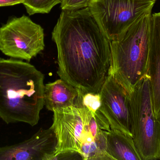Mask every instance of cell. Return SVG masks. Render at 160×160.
<instances>
[{"label":"cell","instance_id":"obj_1","mask_svg":"<svg viewBox=\"0 0 160 160\" xmlns=\"http://www.w3.org/2000/svg\"><path fill=\"white\" fill-rule=\"evenodd\" d=\"M52 39L60 78L83 92L99 93L111 67V41L88 8L62 10Z\"/></svg>","mask_w":160,"mask_h":160},{"label":"cell","instance_id":"obj_2","mask_svg":"<svg viewBox=\"0 0 160 160\" xmlns=\"http://www.w3.org/2000/svg\"><path fill=\"white\" fill-rule=\"evenodd\" d=\"M44 74L30 63L0 58V118L6 124H38L45 106Z\"/></svg>","mask_w":160,"mask_h":160},{"label":"cell","instance_id":"obj_3","mask_svg":"<svg viewBox=\"0 0 160 160\" xmlns=\"http://www.w3.org/2000/svg\"><path fill=\"white\" fill-rule=\"evenodd\" d=\"M151 11L140 16L116 39L110 41L109 72L129 94L146 74Z\"/></svg>","mask_w":160,"mask_h":160},{"label":"cell","instance_id":"obj_4","mask_svg":"<svg viewBox=\"0 0 160 160\" xmlns=\"http://www.w3.org/2000/svg\"><path fill=\"white\" fill-rule=\"evenodd\" d=\"M129 96L132 134L142 160L160 159L158 121L146 75L136 84Z\"/></svg>","mask_w":160,"mask_h":160},{"label":"cell","instance_id":"obj_5","mask_svg":"<svg viewBox=\"0 0 160 160\" xmlns=\"http://www.w3.org/2000/svg\"><path fill=\"white\" fill-rule=\"evenodd\" d=\"M157 0H90L88 7L108 39H116Z\"/></svg>","mask_w":160,"mask_h":160},{"label":"cell","instance_id":"obj_6","mask_svg":"<svg viewBox=\"0 0 160 160\" xmlns=\"http://www.w3.org/2000/svg\"><path fill=\"white\" fill-rule=\"evenodd\" d=\"M44 48V30L27 16L13 18L0 28V50L7 56L30 62Z\"/></svg>","mask_w":160,"mask_h":160},{"label":"cell","instance_id":"obj_7","mask_svg":"<svg viewBox=\"0 0 160 160\" xmlns=\"http://www.w3.org/2000/svg\"><path fill=\"white\" fill-rule=\"evenodd\" d=\"M53 112L51 127L57 140L55 154L65 150L80 153L86 125L92 116L91 113L78 99L75 106L56 109Z\"/></svg>","mask_w":160,"mask_h":160},{"label":"cell","instance_id":"obj_8","mask_svg":"<svg viewBox=\"0 0 160 160\" xmlns=\"http://www.w3.org/2000/svg\"><path fill=\"white\" fill-rule=\"evenodd\" d=\"M99 93L100 110L111 128L132 136L129 94L110 72Z\"/></svg>","mask_w":160,"mask_h":160},{"label":"cell","instance_id":"obj_9","mask_svg":"<svg viewBox=\"0 0 160 160\" xmlns=\"http://www.w3.org/2000/svg\"><path fill=\"white\" fill-rule=\"evenodd\" d=\"M57 144L51 127L40 128L24 142L0 147V160H50L55 154Z\"/></svg>","mask_w":160,"mask_h":160},{"label":"cell","instance_id":"obj_10","mask_svg":"<svg viewBox=\"0 0 160 160\" xmlns=\"http://www.w3.org/2000/svg\"><path fill=\"white\" fill-rule=\"evenodd\" d=\"M146 75L150 81L156 116L160 110V12L151 14Z\"/></svg>","mask_w":160,"mask_h":160},{"label":"cell","instance_id":"obj_11","mask_svg":"<svg viewBox=\"0 0 160 160\" xmlns=\"http://www.w3.org/2000/svg\"><path fill=\"white\" fill-rule=\"evenodd\" d=\"M78 89L60 79L45 85V106L48 111L76 105Z\"/></svg>","mask_w":160,"mask_h":160},{"label":"cell","instance_id":"obj_12","mask_svg":"<svg viewBox=\"0 0 160 160\" xmlns=\"http://www.w3.org/2000/svg\"><path fill=\"white\" fill-rule=\"evenodd\" d=\"M106 151L111 160H142L132 136L114 129L106 132Z\"/></svg>","mask_w":160,"mask_h":160},{"label":"cell","instance_id":"obj_13","mask_svg":"<svg viewBox=\"0 0 160 160\" xmlns=\"http://www.w3.org/2000/svg\"><path fill=\"white\" fill-rule=\"evenodd\" d=\"M62 0H24L23 5L29 15L49 13L52 8Z\"/></svg>","mask_w":160,"mask_h":160},{"label":"cell","instance_id":"obj_14","mask_svg":"<svg viewBox=\"0 0 160 160\" xmlns=\"http://www.w3.org/2000/svg\"><path fill=\"white\" fill-rule=\"evenodd\" d=\"M90 0H62V10H75L88 7Z\"/></svg>","mask_w":160,"mask_h":160},{"label":"cell","instance_id":"obj_15","mask_svg":"<svg viewBox=\"0 0 160 160\" xmlns=\"http://www.w3.org/2000/svg\"><path fill=\"white\" fill-rule=\"evenodd\" d=\"M83 160L79 152L75 150H65L55 153L50 160Z\"/></svg>","mask_w":160,"mask_h":160},{"label":"cell","instance_id":"obj_16","mask_svg":"<svg viewBox=\"0 0 160 160\" xmlns=\"http://www.w3.org/2000/svg\"><path fill=\"white\" fill-rule=\"evenodd\" d=\"M24 0H0V7L13 6L23 3Z\"/></svg>","mask_w":160,"mask_h":160},{"label":"cell","instance_id":"obj_17","mask_svg":"<svg viewBox=\"0 0 160 160\" xmlns=\"http://www.w3.org/2000/svg\"><path fill=\"white\" fill-rule=\"evenodd\" d=\"M157 117V121L158 123V127L159 136V142L160 145V110L159 111L157 115L156 116Z\"/></svg>","mask_w":160,"mask_h":160}]
</instances>
